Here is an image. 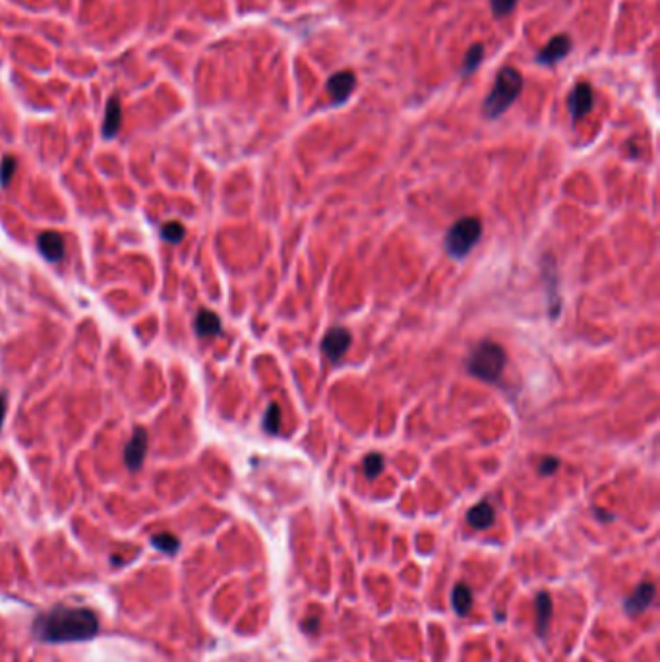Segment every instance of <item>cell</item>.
Wrapping results in <instances>:
<instances>
[{
    "instance_id": "obj_1",
    "label": "cell",
    "mask_w": 660,
    "mask_h": 662,
    "mask_svg": "<svg viewBox=\"0 0 660 662\" xmlns=\"http://www.w3.org/2000/svg\"><path fill=\"white\" fill-rule=\"evenodd\" d=\"M99 631L95 612L82 607H57L41 614L33 624V634L45 643L89 641Z\"/></svg>"
},
{
    "instance_id": "obj_13",
    "label": "cell",
    "mask_w": 660,
    "mask_h": 662,
    "mask_svg": "<svg viewBox=\"0 0 660 662\" xmlns=\"http://www.w3.org/2000/svg\"><path fill=\"white\" fill-rule=\"evenodd\" d=\"M121 121H123V109H121V101L116 97H111L107 103V111H105V122H103V136L105 138H113L116 136V132L121 128Z\"/></svg>"
},
{
    "instance_id": "obj_14",
    "label": "cell",
    "mask_w": 660,
    "mask_h": 662,
    "mask_svg": "<svg viewBox=\"0 0 660 662\" xmlns=\"http://www.w3.org/2000/svg\"><path fill=\"white\" fill-rule=\"evenodd\" d=\"M194 326L199 337H215L221 333V320L211 310H199Z\"/></svg>"
},
{
    "instance_id": "obj_25",
    "label": "cell",
    "mask_w": 660,
    "mask_h": 662,
    "mask_svg": "<svg viewBox=\"0 0 660 662\" xmlns=\"http://www.w3.org/2000/svg\"><path fill=\"white\" fill-rule=\"evenodd\" d=\"M4 417H6V397H4V393H0V428H2Z\"/></svg>"
},
{
    "instance_id": "obj_5",
    "label": "cell",
    "mask_w": 660,
    "mask_h": 662,
    "mask_svg": "<svg viewBox=\"0 0 660 662\" xmlns=\"http://www.w3.org/2000/svg\"><path fill=\"white\" fill-rule=\"evenodd\" d=\"M350 341H353V337H350V333L345 327H333V329H330V331L325 333V337H323L321 351H323V355L328 356L331 363H339L343 355L349 351Z\"/></svg>"
},
{
    "instance_id": "obj_18",
    "label": "cell",
    "mask_w": 660,
    "mask_h": 662,
    "mask_svg": "<svg viewBox=\"0 0 660 662\" xmlns=\"http://www.w3.org/2000/svg\"><path fill=\"white\" fill-rule=\"evenodd\" d=\"M151 544H153L157 550H161L163 554H169V556L170 554H177V550L180 548L179 539H177L175 534H170V532H161L157 537H153V539H151Z\"/></svg>"
},
{
    "instance_id": "obj_10",
    "label": "cell",
    "mask_w": 660,
    "mask_h": 662,
    "mask_svg": "<svg viewBox=\"0 0 660 662\" xmlns=\"http://www.w3.org/2000/svg\"><path fill=\"white\" fill-rule=\"evenodd\" d=\"M569 51H571V39L562 33V35L550 39L546 47L538 51L537 62L538 64H556L558 60H562Z\"/></svg>"
},
{
    "instance_id": "obj_4",
    "label": "cell",
    "mask_w": 660,
    "mask_h": 662,
    "mask_svg": "<svg viewBox=\"0 0 660 662\" xmlns=\"http://www.w3.org/2000/svg\"><path fill=\"white\" fill-rule=\"evenodd\" d=\"M482 234L481 219L476 217H463L449 229V233L445 236V250L447 254L459 260L465 258L471 252V248L479 243Z\"/></svg>"
},
{
    "instance_id": "obj_26",
    "label": "cell",
    "mask_w": 660,
    "mask_h": 662,
    "mask_svg": "<svg viewBox=\"0 0 660 662\" xmlns=\"http://www.w3.org/2000/svg\"><path fill=\"white\" fill-rule=\"evenodd\" d=\"M302 627H304V629H308L310 634H314V631H316V627H318V620L314 618L310 624H302Z\"/></svg>"
},
{
    "instance_id": "obj_11",
    "label": "cell",
    "mask_w": 660,
    "mask_h": 662,
    "mask_svg": "<svg viewBox=\"0 0 660 662\" xmlns=\"http://www.w3.org/2000/svg\"><path fill=\"white\" fill-rule=\"evenodd\" d=\"M652 598H654V585L652 583H641L630 597L623 600V610L630 616L641 614V612H645L647 608L651 607Z\"/></svg>"
},
{
    "instance_id": "obj_21",
    "label": "cell",
    "mask_w": 660,
    "mask_h": 662,
    "mask_svg": "<svg viewBox=\"0 0 660 662\" xmlns=\"http://www.w3.org/2000/svg\"><path fill=\"white\" fill-rule=\"evenodd\" d=\"M279 424H281V410H279V407H277L275 403H271V405L267 407V412H265L264 417L265 432L277 434V432H279Z\"/></svg>"
},
{
    "instance_id": "obj_8",
    "label": "cell",
    "mask_w": 660,
    "mask_h": 662,
    "mask_svg": "<svg viewBox=\"0 0 660 662\" xmlns=\"http://www.w3.org/2000/svg\"><path fill=\"white\" fill-rule=\"evenodd\" d=\"M355 85H357V76L350 70H343V72L331 76L328 80V94H330L331 101L335 105L347 101L355 89Z\"/></svg>"
},
{
    "instance_id": "obj_9",
    "label": "cell",
    "mask_w": 660,
    "mask_h": 662,
    "mask_svg": "<svg viewBox=\"0 0 660 662\" xmlns=\"http://www.w3.org/2000/svg\"><path fill=\"white\" fill-rule=\"evenodd\" d=\"M39 252L43 254V258L48 261H60L64 258V250H66V244H64V236L57 231H45V233L39 234L37 238Z\"/></svg>"
},
{
    "instance_id": "obj_19",
    "label": "cell",
    "mask_w": 660,
    "mask_h": 662,
    "mask_svg": "<svg viewBox=\"0 0 660 662\" xmlns=\"http://www.w3.org/2000/svg\"><path fill=\"white\" fill-rule=\"evenodd\" d=\"M184 227L179 223V221H169V223H165L161 227V236H163V241H167V243L172 244H179L182 238H184Z\"/></svg>"
},
{
    "instance_id": "obj_20",
    "label": "cell",
    "mask_w": 660,
    "mask_h": 662,
    "mask_svg": "<svg viewBox=\"0 0 660 662\" xmlns=\"http://www.w3.org/2000/svg\"><path fill=\"white\" fill-rule=\"evenodd\" d=\"M362 469H364V475L366 478H376L380 473H382V469H384V458L380 455V453H370L364 461H362Z\"/></svg>"
},
{
    "instance_id": "obj_22",
    "label": "cell",
    "mask_w": 660,
    "mask_h": 662,
    "mask_svg": "<svg viewBox=\"0 0 660 662\" xmlns=\"http://www.w3.org/2000/svg\"><path fill=\"white\" fill-rule=\"evenodd\" d=\"M517 2L519 0H492V12L496 18H503L517 6Z\"/></svg>"
},
{
    "instance_id": "obj_12",
    "label": "cell",
    "mask_w": 660,
    "mask_h": 662,
    "mask_svg": "<svg viewBox=\"0 0 660 662\" xmlns=\"http://www.w3.org/2000/svg\"><path fill=\"white\" fill-rule=\"evenodd\" d=\"M467 521H469V525L474 527V529L484 531V529H488L490 525H494V521H496V512H494V507H492L488 502H481V504H476L474 507L469 509Z\"/></svg>"
},
{
    "instance_id": "obj_2",
    "label": "cell",
    "mask_w": 660,
    "mask_h": 662,
    "mask_svg": "<svg viewBox=\"0 0 660 662\" xmlns=\"http://www.w3.org/2000/svg\"><path fill=\"white\" fill-rule=\"evenodd\" d=\"M521 89H523V76L519 74L515 68L503 66L496 76L492 92L484 99V105H482L484 116L488 119L501 116L521 95Z\"/></svg>"
},
{
    "instance_id": "obj_6",
    "label": "cell",
    "mask_w": 660,
    "mask_h": 662,
    "mask_svg": "<svg viewBox=\"0 0 660 662\" xmlns=\"http://www.w3.org/2000/svg\"><path fill=\"white\" fill-rule=\"evenodd\" d=\"M593 103L594 95L591 84L579 82V84L573 87V92L569 94V97H567V109H569V114H571L573 122L583 119L585 114L593 111Z\"/></svg>"
},
{
    "instance_id": "obj_7",
    "label": "cell",
    "mask_w": 660,
    "mask_h": 662,
    "mask_svg": "<svg viewBox=\"0 0 660 662\" xmlns=\"http://www.w3.org/2000/svg\"><path fill=\"white\" fill-rule=\"evenodd\" d=\"M145 453H148V430L138 426L134 430L130 442L124 448V463L132 473H136L143 465Z\"/></svg>"
},
{
    "instance_id": "obj_16",
    "label": "cell",
    "mask_w": 660,
    "mask_h": 662,
    "mask_svg": "<svg viewBox=\"0 0 660 662\" xmlns=\"http://www.w3.org/2000/svg\"><path fill=\"white\" fill-rule=\"evenodd\" d=\"M452 607L459 616H467L472 607V593L465 583H457L452 593Z\"/></svg>"
},
{
    "instance_id": "obj_17",
    "label": "cell",
    "mask_w": 660,
    "mask_h": 662,
    "mask_svg": "<svg viewBox=\"0 0 660 662\" xmlns=\"http://www.w3.org/2000/svg\"><path fill=\"white\" fill-rule=\"evenodd\" d=\"M482 58H484V47H482L481 43L472 45V47L469 49L467 56H465V62H463L461 66V76L472 74V72L481 66Z\"/></svg>"
},
{
    "instance_id": "obj_3",
    "label": "cell",
    "mask_w": 660,
    "mask_h": 662,
    "mask_svg": "<svg viewBox=\"0 0 660 662\" xmlns=\"http://www.w3.org/2000/svg\"><path fill=\"white\" fill-rule=\"evenodd\" d=\"M506 368V351L494 341H481L467 358V370L482 382H496Z\"/></svg>"
},
{
    "instance_id": "obj_23",
    "label": "cell",
    "mask_w": 660,
    "mask_h": 662,
    "mask_svg": "<svg viewBox=\"0 0 660 662\" xmlns=\"http://www.w3.org/2000/svg\"><path fill=\"white\" fill-rule=\"evenodd\" d=\"M14 171H16V161L14 157H6L2 161V167H0V184L2 186H8L10 180L14 177Z\"/></svg>"
},
{
    "instance_id": "obj_24",
    "label": "cell",
    "mask_w": 660,
    "mask_h": 662,
    "mask_svg": "<svg viewBox=\"0 0 660 662\" xmlns=\"http://www.w3.org/2000/svg\"><path fill=\"white\" fill-rule=\"evenodd\" d=\"M558 465H560L558 459H544V463L540 465V473H542V475H552L558 469Z\"/></svg>"
},
{
    "instance_id": "obj_15",
    "label": "cell",
    "mask_w": 660,
    "mask_h": 662,
    "mask_svg": "<svg viewBox=\"0 0 660 662\" xmlns=\"http://www.w3.org/2000/svg\"><path fill=\"white\" fill-rule=\"evenodd\" d=\"M535 602H537V634L544 637L548 625H550V618H552V598L546 591H540Z\"/></svg>"
}]
</instances>
